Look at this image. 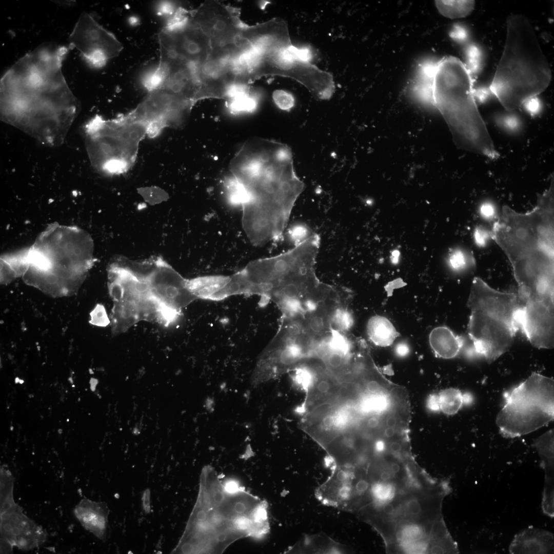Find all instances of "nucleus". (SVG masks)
<instances>
[{
    "label": "nucleus",
    "mask_w": 554,
    "mask_h": 554,
    "mask_svg": "<svg viewBox=\"0 0 554 554\" xmlns=\"http://www.w3.org/2000/svg\"><path fill=\"white\" fill-rule=\"evenodd\" d=\"M411 416L404 386L381 373H357L313 405L306 430L327 452H342L409 433Z\"/></svg>",
    "instance_id": "1"
},
{
    "label": "nucleus",
    "mask_w": 554,
    "mask_h": 554,
    "mask_svg": "<svg viewBox=\"0 0 554 554\" xmlns=\"http://www.w3.org/2000/svg\"><path fill=\"white\" fill-rule=\"evenodd\" d=\"M229 169L246 191L242 224L250 243L260 246L278 242L304 189L290 148L274 140L249 138L231 160Z\"/></svg>",
    "instance_id": "2"
},
{
    "label": "nucleus",
    "mask_w": 554,
    "mask_h": 554,
    "mask_svg": "<svg viewBox=\"0 0 554 554\" xmlns=\"http://www.w3.org/2000/svg\"><path fill=\"white\" fill-rule=\"evenodd\" d=\"M67 47L43 45L19 58L1 79L3 118L45 135L66 125L78 104L63 74Z\"/></svg>",
    "instance_id": "3"
},
{
    "label": "nucleus",
    "mask_w": 554,
    "mask_h": 554,
    "mask_svg": "<svg viewBox=\"0 0 554 554\" xmlns=\"http://www.w3.org/2000/svg\"><path fill=\"white\" fill-rule=\"evenodd\" d=\"M554 184L530 211L504 206L491 232L511 263L523 302L554 298Z\"/></svg>",
    "instance_id": "4"
},
{
    "label": "nucleus",
    "mask_w": 554,
    "mask_h": 554,
    "mask_svg": "<svg viewBox=\"0 0 554 554\" xmlns=\"http://www.w3.org/2000/svg\"><path fill=\"white\" fill-rule=\"evenodd\" d=\"M472 80L460 59L446 56L421 65L413 92L440 112L466 148L496 159L498 153L477 106Z\"/></svg>",
    "instance_id": "5"
},
{
    "label": "nucleus",
    "mask_w": 554,
    "mask_h": 554,
    "mask_svg": "<svg viewBox=\"0 0 554 554\" xmlns=\"http://www.w3.org/2000/svg\"><path fill=\"white\" fill-rule=\"evenodd\" d=\"M196 513L197 536L204 551L222 552L239 539L257 537L269 531L267 504L240 489L234 482L224 486L210 468L203 473Z\"/></svg>",
    "instance_id": "6"
},
{
    "label": "nucleus",
    "mask_w": 554,
    "mask_h": 554,
    "mask_svg": "<svg viewBox=\"0 0 554 554\" xmlns=\"http://www.w3.org/2000/svg\"><path fill=\"white\" fill-rule=\"evenodd\" d=\"M551 78L549 65L530 21L522 14H511L490 92L511 111L544 91Z\"/></svg>",
    "instance_id": "7"
},
{
    "label": "nucleus",
    "mask_w": 554,
    "mask_h": 554,
    "mask_svg": "<svg viewBox=\"0 0 554 554\" xmlns=\"http://www.w3.org/2000/svg\"><path fill=\"white\" fill-rule=\"evenodd\" d=\"M467 305L470 310L468 333L473 350L491 363L512 345L523 303L518 294L497 290L476 277Z\"/></svg>",
    "instance_id": "8"
},
{
    "label": "nucleus",
    "mask_w": 554,
    "mask_h": 554,
    "mask_svg": "<svg viewBox=\"0 0 554 554\" xmlns=\"http://www.w3.org/2000/svg\"><path fill=\"white\" fill-rule=\"evenodd\" d=\"M503 406L496 418L499 432L515 438L532 432L554 419V381L533 372L503 393Z\"/></svg>",
    "instance_id": "9"
},
{
    "label": "nucleus",
    "mask_w": 554,
    "mask_h": 554,
    "mask_svg": "<svg viewBox=\"0 0 554 554\" xmlns=\"http://www.w3.org/2000/svg\"><path fill=\"white\" fill-rule=\"evenodd\" d=\"M87 135L93 164L105 172L117 174L127 171L134 163L147 127L128 113L108 121L96 116L88 124Z\"/></svg>",
    "instance_id": "10"
},
{
    "label": "nucleus",
    "mask_w": 554,
    "mask_h": 554,
    "mask_svg": "<svg viewBox=\"0 0 554 554\" xmlns=\"http://www.w3.org/2000/svg\"><path fill=\"white\" fill-rule=\"evenodd\" d=\"M317 341L304 328L303 319L281 317L276 334L258 358L252 384L258 385L292 371L312 355Z\"/></svg>",
    "instance_id": "11"
},
{
    "label": "nucleus",
    "mask_w": 554,
    "mask_h": 554,
    "mask_svg": "<svg viewBox=\"0 0 554 554\" xmlns=\"http://www.w3.org/2000/svg\"><path fill=\"white\" fill-rule=\"evenodd\" d=\"M69 47L75 49L89 66L101 68L118 56L123 46L115 36L86 12L82 13L70 34Z\"/></svg>",
    "instance_id": "12"
},
{
    "label": "nucleus",
    "mask_w": 554,
    "mask_h": 554,
    "mask_svg": "<svg viewBox=\"0 0 554 554\" xmlns=\"http://www.w3.org/2000/svg\"><path fill=\"white\" fill-rule=\"evenodd\" d=\"M192 105L166 89L159 88L149 92L129 114L144 123L147 126V135L154 137L165 127L182 126Z\"/></svg>",
    "instance_id": "13"
},
{
    "label": "nucleus",
    "mask_w": 554,
    "mask_h": 554,
    "mask_svg": "<svg viewBox=\"0 0 554 554\" xmlns=\"http://www.w3.org/2000/svg\"><path fill=\"white\" fill-rule=\"evenodd\" d=\"M146 276L153 298L163 305L181 312L197 299L188 290L187 279L162 258L152 261Z\"/></svg>",
    "instance_id": "14"
},
{
    "label": "nucleus",
    "mask_w": 554,
    "mask_h": 554,
    "mask_svg": "<svg viewBox=\"0 0 554 554\" xmlns=\"http://www.w3.org/2000/svg\"><path fill=\"white\" fill-rule=\"evenodd\" d=\"M554 300L526 301L520 313L519 324L530 344L540 349H551L554 342Z\"/></svg>",
    "instance_id": "15"
},
{
    "label": "nucleus",
    "mask_w": 554,
    "mask_h": 554,
    "mask_svg": "<svg viewBox=\"0 0 554 554\" xmlns=\"http://www.w3.org/2000/svg\"><path fill=\"white\" fill-rule=\"evenodd\" d=\"M552 532L530 526L516 534L509 546L511 554L553 553Z\"/></svg>",
    "instance_id": "16"
},
{
    "label": "nucleus",
    "mask_w": 554,
    "mask_h": 554,
    "mask_svg": "<svg viewBox=\"0 0 554 554\" xmlns=\"http://www.w3.org/2000/svg\"><path fill=\"white\" fill-rule=\"evenodd\" d=\"M230 279V275L201 276L187 279V287L197 299L220 301Z\"/></svg>",
    "instance_id": "17"
},
{
    "label": "nucleus",
    "mask_w": 554,
    "mask_h": 554,
    "mask_svg": "<svg viewBox=\"0 0 554 554\" xmlns=\"http://www.w3.org/2000/svg\"><path fill=\"white\" fill-rule=\"evenodd\" d=\"M430 345L437 357L451 359L462 349L464 341L448 328L440 326L434 328L429 334Z\"/></svg>",
    "instance_id": "18"
},
{
    "label": "nucleus",
    "mask_w": 554,
    "mask_h": 554,
    "mask_svg": "<svg viewBox=\"0 0 554 554\" xmlns=\"http://www.w3.org/2000/svg\"><path fill=\"white\" fill-rule=\"evenodd\" d=\"M141 304L127 300L114 302L112 315L114 333L124 332L135 324L144 320Z\"/></svg>",
    "instance_id": "19"
},
{
    "label": "nucleus",
    "mask_w": 554,
    "mask_h": 554,
    "mask_svg": "<svg viewBox=\"0 0 554 554\" xmlns=\"http://www.w3.org/2000/svg\"><path fill=\"white\" fill-rule=\"evenodd\" d=\"M345 546L324 533L305 536L289 550L290 552L312 553H340L346 551Z\"/></svg>",
    "instance_id": "20"
},
{
    "label": "nucleus",
    "mask_w": 554,
    "mask_h": 554,
    "mask_svg": "<svg viewBox=\"0 0 554 554\" xmlns=\"http://www.w3.org/2000/svg\"><path fill=\"white\" fill-rule=\"evenodd\" d=\"M367 334L377 346L386 347L391 345L399 333L391 322L385 317L376 315L368 321Z\"/></svg>",
    "instance_id": "21"
},
{
    "label": "nucleus",
    "mask_w": 554,
    "mask_h": 554,
    "mask_svg": "<svg viewBox=\"0 0 554 554\" xmlns=\"http://www.w3.org/2000/svg\"><path fill=\"white\" fill-rule=\"evenodd\" d=\"M437 394L440 411L447 415L456 414L463 405L470 404L473 401L470 393L454 388L442 390Z\"/></svg>",
    "instance_id": "22"
},
{
    "label": "nucleus",
    "mask_w": 554,
    "mask_h": 554,
    "mask_svg": "<svg viewBox=\"0 0 554 554\" xmlns=\"http://www.w3.org/2000/svg\"><path fill=\"white\" fill-rule=\"evenodd\" d=\"M439 12L449 18H459L469 15L473 10V1H435Z\"/></svg>",
    "instance_id": "23"
},
{
    "label": "nucleus",
    "mask_w": 554,
    "mask_h": 554,
    "mask_svg": "<svg viewBox=\"0 0 554 554\" xmlns=\"http://www.w3.org/2000/svg\"><path fill=\"white\" fill-rule=\"evenodd\" d=\"M257 99L250 93L228 100V107L233 113L252 112L257 107Z\"/></svg>",
    "instance_id": "24"
},
{
    "label": "nucleus",
    "mask_w": 554,
    "mask_h": 554,
    "mask_svg": "<svg viewBox=\"0 0 554 554\" xmlns=\"http://www.w3.org/2000/svg\"><path fill=\"white\" fill-rule=\"evenodd\" d=\"M225 189L229 202L242 206L245 201L246 193L241 184L232 176L226 183Z\"/></svg>",
    "instance_id": "25"
},
{
    "label": "nucleus",
    "mask_w": 554,
    "mask_h": 554,
    "mask_svg": "<svg viewBox=\"0 0 554 554\" xmlns=\"http://www.w3.org/2000/svg\"><path fill=\"white\" fill-rule=\"evenodd\" d=\"M272 97L275 105L283 110H289L294 105V98L293 95L283 90L274 91Z\"/></svg>",
    "instance_id": "26"
},
{
    "label": "nucleus",
    "mask_w": 554,
    "mask_h": 554,
    "mask_svg": "<svg viewBox=\"0 0 554 554\" xmlns=\"http://www.w3.org/2000/svg\"><path fill=\"white\" fill-rule=\"evenodd\" d=\"M312 233L306 225H294L289 230V238L294 245H298L308 238Z\"/></svg>",
    "instance_id": "27"
},
{
    "label": "nucleus",
    "mask_w": 554,
    "mask_h": 554,
    "mask_svg": "<svg viewBox=\"0 0 554 554\" xmlns=\"http://www.w3.org/2000/svg\"><path fill=\"white\" fill-rule=\"evenodd\" d=\"M91 315V322L94 325L105 326L109 323L105 309L102 305H97L92 311Z\"/></svg>",
    "instance_id": "28"
},
{
    "label": "nucleus",
    "mask_w": 554,
    "mask_h": 554,
    "mask_svg": "<svg viewBox=\"0 0 554 554\" xmlns=\"http://www.w3.org/2000/svg\"><path fill=\"white\" fill-rule=\"evenodd\" d=\"M449 263L453 269L461 270L466 266V256L461 250H454L449 255Z\"/></svg>",
    "instance_id": "29"
},
{
    "label": "nucleus",
    "mask_w": 554,
    "mask_h": 554,
    "mask_svg": "<svg viewBox=\"0 0 554 554\" xmlns=\"http://www.w3.org/2000/svg\"><path fill=\"white\" fill-rule=\"evenodd\" d=\"M491 238V232L482 226H478L474 231L475 242L479 246L486 245L488 240Z\"/></svg>",
    "instance_id": "30"
},
{
    "label": "nucleus",
    "mask_w": 554,
    "mask_h": 554,
    "mask_svg": "<svg viewBox=\"0 0 554 554\" xmlns=\"http://www.w3.org/2000/svg\"><path fill=\"white\" fill-rule=\"evenodd\" d=\"M501 123L503 127L509 131L515 132L518 130L520 127L519 120L514 116L505 117Z\"/></svg>",
    "instance_id": "31"
},
{
    "label": "nucleus",
    "mask_w": 554,
    "mask_h": 554,
    "mask_svg": "<svg viewBox=\"0 0 554 554\" xmlns=\"http://www.w3.org/2000/svg\"><path fill=\"white\" fill-rule=\"evenodd\" d=\"M523 105L526 109L531 114L538 113L540 109V101L537 97H533L527 100Z\"/></svg>",
    "instance_id": "32"
},
{
    "label": "nucleus",
    "mask_w": 554,
    "mask_h": 554,
    "mask_svg": "<svg viewBox=\"0 0 554 554\" xmlns=\"http://www.w3.org/2000/svg\"><path fill=\"white\" fill-rule=\"evenodd\" d=\"M480 212L483 217L490 220L493 219L495 215V208L493 205L490 203L485 202L481 205Z\"/></svg>",
    "instance_id": "33"
},
{
    "label": "nucleus",
    "mask_w": 554,
    "mask_h": 554,
    "mask_svg": "<svg viewBox=\"0 0 554 554\" xmlns=\"http://www.w3.org/2000/svg\"><path fill=\"white\" fill-rule=\"evenodd\" d=\"M157 10L159 11V13L165 15L173 14L176 10V9H174V7L170 2L161 3L160 5L158 6Z\"/></svg>",
    "instance_id": "34"
},
{
    "label": "nucleus",
    "mask_w": 554,
    "mask_h": 554,
    "mask_svg": "<svg viewBox=\"0 0 554 554\" xmlns=\"http://www.w3.org/2000/svg\"><path fill=\"white\" fill-rule=\"evenodd\" d=\"M427 406L428 409L433 411H440L437 394H432L429 396L427 401Z\"/></svg>",
    "instance_id": "35"
},
{
    "label": "nucleus",
    "mask_w": 554,
    "mask_h": 554,
    "mask_svg": "<svg viewBox=\"0 0 554 554\" xmlns=\"http://www.w3.org/2000/svg\"><path fill=\"white\" fill-rule=\"evenodd\" d=\"M394 351L397 355L403 357L407 355L409 352V347L405 342L399 343L394 347Z\"/></svg>",
    "instance_id": "36"
},
{
    "label": "nucleus",
    "mask_w": 554,
    "mask_h": 554,
    "mask_svg": "<svg viewBox=\"0 0 554 554\" xmlns=\"http://www.w3.org/2000/svg\"><path fill=\"white\" fill-rule=\"evenodd\" d=\"M468 55L469 56V62L473 69L475 66H477L479 56L478 49L475 47H470L468 50Z\"/></svg>",
    "instance_id": "37"
},
{
    "label": "nucleus",
    "mask_w": 554,
    "mask_h": 554,
    "mask_svg": "<svg viewBox=\"0 0 554 554\" xmlns=\"http://www.w3.org/2000/svg\"><path fill=\"white\" fill-rule=\"evenodd\" d=\"M452 34L453 37L459 39L465 38L466 36L465 31L460 28L456 29L453 32Z\"/></svg>",
    "instance_id": "38"
}]
</instances>
